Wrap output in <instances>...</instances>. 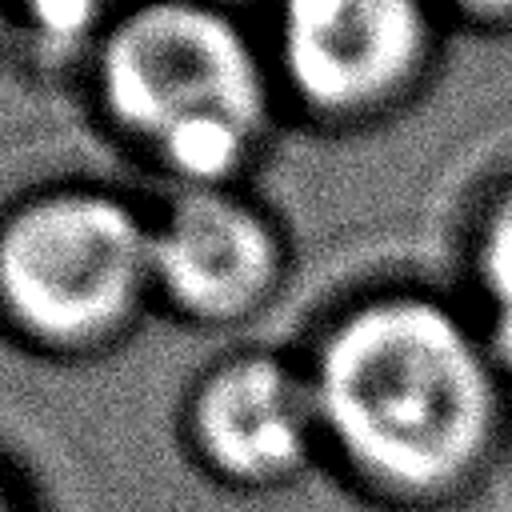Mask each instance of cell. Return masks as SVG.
<instances>
[{"instance_id":"1","label":"cell","mask_w":512,"mask_h":512,"mask_svg":"<svg viewBox=\"0 0 512 512\" xmlns=\"http://www.w3.org/2000/svg\"><path fill=\"white\" fill-rule=\"evenodd\" d=\"M324 468L380 512H452L512 436V368L476 312L424 284L332 308L300 348Z\"/></svg>"},{"instance_id":"2","label":"cell","mask_w":512,"mask_h":512,"mask_svg":"<svg viewBox=\"0 0 512 512\" xmlns=\"http://www.w3.org/2000/svg\"><path fill=\"white\" fill-rule=\"evenodd\" d=\"M84 76L104 132L168 192L248 184L284 116L260 28L224 0H140Z\"/></svg>"},{"instance_id":"3","label":"cell","mask_w":512,"mask_h":512,"mask_svg":"<svg viewBox=\"0 0 512 512\" xmlns=\"http://www.w3.org/2000/svg\"><path fill=\"white\" fill-rule=\"evenodd\" d=\"M156 312L152 212L92 180L44 184L0 216V336L48 364H96Z\"/></svg>"},{"instance_id":"4","label":"cell","mask_w":512,"mask_h":512,"mask_svg":"<svg viewBox=\"0 0 512 512\" xmlns=\"http://www.w3.org/2000/svg\"><path fill=\"white\" fill-rule=\"evenodd\" d=\"M264 52L280 112L356 132L404 112L436 72L432 0H268Z\"/></svg>"},{"instance_id":"5","label":"cell","mask_w":512,"mask_h":512,"mask_svg":"<svg viewBox=\"0 0 512 512\" xmlns=\"http://www.w3.org/2000/svg\"><path fill=\"white\" fill-rule=\"evenodd\" d=\"M184 460L220 492L272 496L324 468L300 352L248 344L204 364L176 412Z\"/></svg>"},{"instance_id":"6","label":"cell","mask_w":512,"mask_h":512,"mask_svg":"<svg viewBox=\"0 0 512 512\" xmlns=\"http://www.w3.org/2000/svg\"><path fill=\"white\" fill-rule=\"evenodd\" d=\"M292 276L284 220L248 188H176L152 212L156 312L232 332L276 304Z\"/></svg>"},{"instance_id":"7","label":"cell","mask_w":512,"mask_h":512,"mask_svg":"<svg viewBox=\"0 0 512 512\" xmlns=\"http://www.w3.org/2000/svg\"><path fill=\"white\" fill-rule=\"evenodd\" d=\"M464 272H468L464 304L476 312L496 352L512 368V172L488 188V196L472 216Z\"/></svg>"},{"instance_id":"8","label":"cell","mask_w":512,"mask_h":512,"mask_svg":"<svg viewBox=\"0 0 512 512\" xmlns=\"http://www.w3.org/2000/svg\"><path fill=\"white\" fill-rule=\"evenodd\" d=\"M140 0H0L12 32L36 60L84 64L92 44Z\"/></svg>"},{"instance_id":"9","label":"cell","mask_w":512,"mask_h":512,"mask_svg":"<svg viewBox=\"0 0 512 512\" xmlns=\"http://www.w3.org/2000/svg\"><path fill=\"white\" fill-rule=\"evenodd\" d=\"M0 512H48V500L32 480L28 464L12 456L4 444H0Z\"/></svg>"},{"instance_id":"10","label":"cell","mask_w":512,"mask_h":512,"mask_svg":"<svg viewBox=\"0 0 512 512\" xmlns=\"http://www.w3.org/2000/svg\"><path fill=\"white\" fill-rule=\"evenodd\" d=\"M444 24L472 32H512V0H432Z\"/></svg>"}]
</instances>
